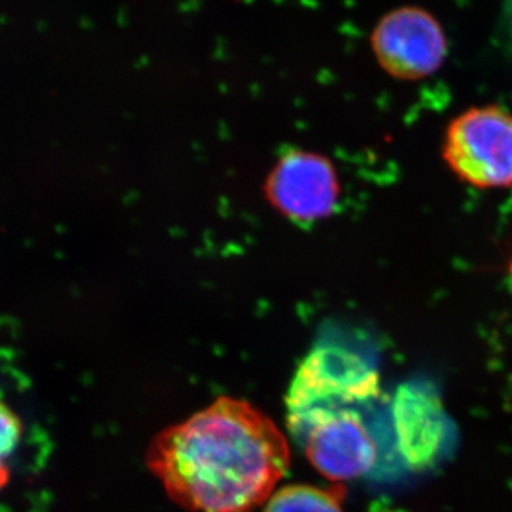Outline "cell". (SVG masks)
I'll return each instance as SVG.
<instances>
[{
  "instance_id": "4",
  "label": "cell",
  "mask_w": 512,
  "mask_h": 512,
  "mask_svg": "<svg viewBox=\"0 0 512 512\" xmlns=\"http://www.w3.org/2000/svg\"><path fill=\"white\" fill-rule=\"evenodd\" d=\"M359 410L342 407L288 419L293 439L312 466L329 480H357L376 466V439Z\"/></svg>"
},
{
  "instance_id": "6",
  "label": "cell",
  "mask_w": 512,
  "mask_h": 512,
  "mask_svg": "<svg viewBox=\"0 0 512 512\" xmlns=\"http://www.w3.org/2000/svg\"><path fill=\"white\" fill-rule=\"evenodd\" d=\"M392 423L397 450L407 466L423 471L439 463L450 441L451 421L431 384H400L392 400Z\"/></svg>"
},
{
  "instance_id": "3",
  "label": "cell",
  "mask_w": 512,
  "mask_h": 512,
  "mask_svg": "<svg viewBox=\"0 0 512 512\" xmlns=\"http://www.w3.org/2000/svg\"><path fill=\"white\" fill-rule=\"evenodd\" d=\"M443 158L471 187H512V113L488 104L458 114L448 124Z\"/></svg>"
},
{
  "instance_id": "1",
  "label": "cell",
  "mask_w": 512,
  "mask_h": 512,
  "mask_svg": "<svg viewBox=\"0 0 512 512\" xmlns=\"http://www.w3.org/2000/svg\"><path fill=\"white\" fill-rule=\"evenodd\" d=\"M148 467L191 512H252L274 494L291 450L282 431L245 400L221 397L153 440Z\"/></svg>"
},
{
  "instance_id": "7",
  "label": "cell",
  "mask_w": 512,
  "mask_h": 512,
  "mask_svg": "<svg viewBox=\"0 0 512 512\" xmlns=\"http://www.w3.org/2000/svg\"><path fill=\"white\" fill-rule=\"evenodd\" d=\"M338 195L335 171L323 158L296 157L284 165L276 178V197L301 218L330 214Z\"/></svg>"
},
{
  "instance_id": "9",
  "label": "cell",
  "mask_w": 512,
  "mask_h": 512,
  "mask_svg": "<svg viewBox=\"0 0 512 512\" xmlns=\"http://www.w3.org/2000/svg\"><path fill=\"white\" fill-rule=\"evenodd\" d=\"M22 436V420L0 399V490L9 483L10 460L15 456Z\"/></svg>"
},
{
  "instance_id": "2",
  "label": "cell",
  "mask_w": 512,
  "mask_h": 512,
  "mask_svg": "<svg viewBox=\"0 0 512 512\" xmlns=\"http://www.w3.org/2000/svg\"><path fill=\"white\" fill-rule=\"evenodd\" d=\"M382 393L375 365L336 342H319L296 369L286 394V419L369 406Z\"/></svg>"
},
{
  "instance_id": "5",
  "label": "cell",
  "mask_w": 512,
  "mask_h": 512,
  "mask_svg": "<svg viewBox=\"0 0 512 512\" xmlns=\"http://www.w3.org/2000/svg\"><path fill=\"white\" fill-rule=\"evenodd\" d=\"M382 69L394 79L414 82L439 72L447 56V37L426 9L403 6L384 15L372 35Z\"/></svg>"
},
{
  "instance_id": "8",
  "label": "cell",
  "mask_w": 512,
  "mask_h": 512,
  "mask_svg": "<svg viewBox=\"0 0 512 512\" xmlns=\"http://www.w3.org/2000/svg\"><path fill=\"white\" fill-rule=\"evenodd\" d=\"M345 488L295 484L281 488L266 501L264 512H345Z\"/></svg>"
}]
</instances>
